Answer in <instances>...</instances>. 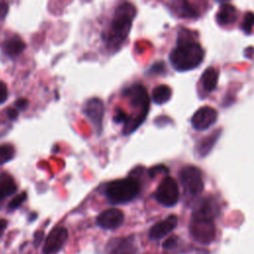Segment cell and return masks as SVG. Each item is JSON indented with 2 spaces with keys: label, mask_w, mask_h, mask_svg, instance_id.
Masks as SVG:
<instances>
[{
  "label": "cell",
  "mask_w": 254,
  "mask_h": 254,
  "mask_svg": "<svg viewBox=\"0 0 254 254\" xmlns=\"http://www.w3.org/2000/svg\"><path fill=\"white\" fill-rule=\"evenodd\" d=\"M135 251L132 237L122 238L116 242L110 251V254H133Z\"/></svg>",
  "instance_id": "cell-19"
},
{
  "label": "cell",
  "mask_w": 254,
  "mask_h": 254,
  "mask_svg": "<svg viewBox=\"0 0 254 254\" xmlns=\"http://www.w3.org/2000/svg\"><path fill=\"white\" fill-rule=\"evenodd\" d=\"M129 119V116L120 108H117L116 109V112L114 114V117H113V120L116 122V123H126Z\"/></svg>",
  "instance_id": "cell-25"
},
{
  "label": "cell",
  "mask_w": 254,
  "mask_h": 254,
  "mask_svg": "<svg viewBox=\"0 0 254 254\" xmlns=\"http://www.w3.org/2000/svg\"><path fill=\"white\" fill-rule=\"evenodd\" d=\"M217 119V111L210 106H202L192 115L190 122L193 129L203 131L212 126Z\"/></svg>",
  "instance_id": "cell-7"
},
{
  "label": "cell",
  "mask_w": 254,
  "mask_h": 254,
  "mask_svg": "<svg viewBox=\"0 0 254 254\" xmlns=\"http://www.w3.org/2000/svg\"><path fill=\"white\" fill-rule=\"evenodd\" d=\"M7 115H8V117H9L10 119L14 120V119H16L17 116H18V110L14 109V108H9V109L7 110Z\"/></svg>",
  "instance_id": "cell-33"
},
{
  "label": "cell",
  "mask_w": 254,
  "mask_h": 254,
  "mask_svg": "<svg viewBox=\"0 0 254 254\" xmlns=\"http://www.w3.org/2000/svg\"><path fill=\"white\" fill-rule=\"evenodd\" d=\"M218 81V70L212 66L207 67L201 75V84L205 91L211 92L215 89Z\"/></svg>",
  "instance_id": "cell-16"
},
{
  "label": "cell",
  "mask_w": 254,
  "mask_h": 254,
  "mask_svg": "<svg viewBox=\"0 0 254 254\" xmlns=\"http://www.w3.org/2000/svg\"><path fill=\"white\" fill-rule=\"evenodd\" d=\"M139 183L133 178L111 182L106 189V195L111 203H125L133 199L139 192Z\"/></svg>",
  "instance_id": "cell-3"
},
{
  "label": "cell",
  "mask_w": 254,
  "mask_h": 254,
  "mask_svg": "<svg viewBox=\"0 0 254 254\" xmlns=\"http://www.w3.org/2000/svg\"><path fill=\"white\" fill-rule=\"evenodd\" d=\"M124 94L129 98L132 107L138 108L143 114L148 113L149 97L146 88L141 84H134L124 91Z\"/></svg>",
  "instance_id": "cell-8"
},
{
  "label": "cell",
  "mask_w": 254,
  "mask_h": 254,
  "mask_svg": "<svg viewBox=\"0 0 254 254\" xmlns=\"http://www.w3.org/2000/svg\"><path fill=\"white\" fill-rule=\"evenodd\" d=\"M8 13V3L6 0H0V20L4 19Z\"/></svg>",
  "instance_id": "cell-30"
},
{
  "label": "cell",
  "mask_w": 254,
  "mask_h": 254,
  "mask_svg": "<svg viewBox=\"0 0 254 254\" xmlns=\"http://www.w3.org/2000/svg\"><path fill=\"white\" fill-rule=\"evenodd\" d=\"M15 154V149L9 144L0 145V165L10 161Z\"/></svg>",
  "instance_id": "cell-22"
},
{
  "label": "cell",
  "mask_w": 254,
  "mask_h": 254,
  "mask_svg": "<svg viewBox=\"0 0 254 254\" xmlns=\"http://www.w3.org/2000/svg\"><path fill=\"white\" fill-rule=\"evenodd\" d=\"M219 134H220V132L218 130L217 132H214V133L210 134L209 136L203 138V140L199 142V144L197 146V153H198L199 157H204L209 153V151L212 149L213 145L215 144Z\"/></svg>",
  "instance_id": "cell-20"
},
{
  "label": "cell",
  "mask_w": 254,
  "mask_h": 254,
  "mask_svg": "<svg viewBox=\"0 0 254 254\" xmlns=\"http://www.w3.org/2000/svg\"><path fill=\"white\" fill-rule=\"evenodd\" d=\"M67 235V230L64 227L54 228L44 243L43 254H54L58 252L64 244Z\"/></svg>",
  "instance_id": "cell-9"
},
{
  "label": "cell",
  "mask_w": 254,
  "mask_h": 254,
  "mask_svg": "<svg viewBox=\"0 0 254 254\" xmlns=\"http://www.w3.org/2000/svg\"><path fill=\"white\" fill-rule=\"evenodd\" d=\"M7 226V221L5 219L0 218V235L3 233V231L6 229Z\"/></svg>",
  "instance_id": "cell-34"
},
{
  "label": "cell",
  "mask_w": 254,
  "mask_h": 254,
  "mask_svg": "<svg viewBox=\"0 0 254 254\" xmlns=\"http://www.w3.org/2000/svg\"><path fill=\"white\" fill-rule=\"evenodd\" d=\"M165 70V64L163 62H160V63H156L152 65V67L149 69V72L151 73H162L163 71Z\"/></svg>",
  "instance_id": "cell-27"
},
{
  "label": "cell",
  "mask_w": 254,
  "mask_h": 254,
  "mask_svg": "<svg viewBox=\"0 0 254 254\" xmlns=\"http://www.w3.org/2000/svg\"><path fill=\"white\" fill-rule=\"evenodd\" d=\"M17 190L14 179L8 174L0 175V202L7 196L13 194Z\"/></svg>",
  "instance_id": "cell-17"
},
{
  "label": "cell",
  "mask_w": 254,
  "mask_h": 254,
  "mask_svg": "<svg viewBox=\"0 0 254 254\" xmlns=\"http://www.w3.org/2000/svg\"><path fill=\"white\" fill-rule=\"evenodd\" d=\"M172 96V89L165 84L158 85L153 89L152 99L156 104H163L170 100Z\"/></svg>",
  "instance_id": "cell-18"
},
{
  "label": "cell",
  "mask_w": 254,
  "mask_h": 254,
  "mask_svg": "<svg viewBox=\"0 0 254 254\" xmlns=\"http://www.w3.org/2000/svg\"><path fill=\"white\" fill-rule=\"evenodd\" d=\"M178 224V216L175 214L169 215L166 219L156 223L149 231V236L153 240H158L172 232Z\"/></svg>",
  "instance_id": "cell-13"
},
{
  "label": "cell",
  "mask_w": 254,
  "mask_h": 254,
  "mask_svg": "<svg viewBox=\"0 0 254 254\" xmlns=\"http://www.w3.org/2000/svg\"><path fill=\"white\" fill-rule=\"evenodd\" d=\"M26 198H27V194H26L25 191H23V192L17 194V195L14 196V197L12 198V200L9 202V204H8L9 209H16L17 207H19V206L25 201Z\"/></svg>",
  "instance_id": "cell-24"
},
{
  "label": "cell",
  "mask_w": 254,
  "mask_h": 254,
  "mask_svg": "<svg viewBox=\"0 0 254 254\" xmlns=\"http://www.w3.org/2000/svg\"><path fill=\"white\" fill-rule=\"evenodd\" d=\"M180 180L187 196L194 197L203 190L201 172L194 166L184 167L180 172Z\"/></svg>",
  "instance_id": "cell-4"
},
{
  "label": "cell",
  "mask_w": 254,
  "mask_h": 254,
  "mask_svg": "<svg viewBox=\"0 0 254 254\" xmlns=\"http://www.w3.org/2000/svg\"><path fill=\"white\" fill-rule=\"evenodd\" d=\"M155 198L165 206H174L179 200V187L175 179L166 177L159 184L155 193Z\"/></svg>",
  "instance_id": "cell-6"
},
{
  "label": "cell",
  "mask_w": 254,
  "mask_h": 254,
  "mask_svg": "<svg viewBox=\"0 0 254 254\" xmlns=\"http://www.w3.org/2000/svg\"><path fill=\"white\" fill-rule=\"evenodd\" d=\"M26 48L25 43L17 36H13L7 39L3 44L4 52L10 57H16L20 55Z\"/></svg>",
  "instance_id": "cell-15"
},
{
  "label": "cell",
  "mask_w": 254,
  "mask_h": 254,
  "mask_svg": "<svg viewBox=\"0 0 254 254\" xmlns=\"http://www.w3.org/2000/svg\"><path fill=\"white\" fill-rule=\"evenodd\" d=\"M204 52L192 37L191 32L183 29L179 32L177 45L170 53L172 66L178 71H187L197 67L202 62Z\"/></svg>",
  "instance_id": "cell-1"
},
{
  "label": "cell",
  "mask_w": 254,
  "mask_h": 254,
  "mask_svg": "<svg viewBox=\"0 0 254 254\" xmlns=\"http://www.w3.org/2000/svg\"><path fill=\"white\" fill-rule=\"evenodd\" d=\"M43 239H44V232L43 231H37L35 233V245L38 246L42 242Z\"/></svg>",
  "instance_id": "cell-32"
},
{
  "label": "cell",
  "mask_w": 254,
  "mask_h": 254,
  "mask_svg": "<svg viewBox=\"0 0 254 254\" xmlns=\"http://www.w3.org/2000/svg\"><path fill=\"white\" fill-rule=\"evenodd\" d=\"M178 238L176 236H172L170 238H168L164 243H163V248L165 249H173L177 246L178 244Z\"/></svg>",
  "instance_id": "cell-28"
},
{
  "label": "cell",
  "mask_w": 254,
  "mask_h": 254,
  "mask_svg": "<svg viewBox=\"0 0 254 254\" xmlns=\"http://www.w3.org/2000/svg\"><path fill=\"white\" fill-rule=\"evenodd\" d=\"M15 105L18 109L20 110H24L26 108V106L28 105V101L25 98H20L15 102Z\"/></svg>",
  "instance_id": "cell-31"
},
{
  "label": "cell",
  "mask_w": 254,
  "mask_h": 254,
  "mask_svg": "<svg viewBox=\"0 0 254 254\" xmlns=\"http://www.w3.org/2000/svg\"><path fill=\"white\" fill-rule=\"evenodd\" d=\"M167 173L168 172V169L165 167V166H163V165H158V166H155V167H153V168H151L150 170H149V176L150 177H152V178H154V177H156L159 173Z\"/></svg>",
  "instance_id": "cell-26"
},
{
  "label": "cell",
  "mask_w": 254,
  "mask_h": 254,
  "mask_svg": "<svg viewBox=\"0 0 254 254\" xmlns=\"http://www.w3.org/2000/svg\"><path fill=\"white\" fill-rule=\"evenodd\" d=\"M8 96V90L6 84L0 80V104L5 102Z\"/></svg>",
  "instance_id": "cell-29"
},
{
  "label": "cell",
  "mask_w": 254,
  "mask_h": 254,
  "mask_svg": "<svg viewBox=\"0 0 254 254\" xmlns=\"http://www.w3.org/2000/svg\"><path fill=\"white\" fill-rule=\"evenodd\" d=\"M135 13V7L127 2L122 3L116 8L106 37L109 48L117 49L121 46L130 32Z\"/></svg>",
  "instance_id": "cell-2"
},
{
  "label": "cell",
  "mask_w": 254,
  "mask_h": 254,
  "mask_svg": "<svg viewBox=\"0 0 254 254\" xmlns=\"http://www.w3.org/2000/svg\"><path fill=\"white\" fill-rule=\"evenodd\" d=\"M84 113L91 121L93 126L100 132L104 113L103 102L98 98L89 99L84 106Z\"/></svg>",
  "instance_id": "cell-12"
},
{
  "label": "cell",
  "mask_w": 254,
  "mask_h": 254,
  "mask_svg": "<svg viewBox=\"0 0 254 254\" xmlns=\"http://www.w3.org/2000/svg\"><path fill=\"white\" fill-rule=\"evenodd\" d=\"M254 28V13L247 12L241 24V29L245 34H250Z\"/></svg>",
  "instance_id": "cell-23"
},
{
  "label": "cell",
  "mask_w": 254,
  "mask_h": 254,
  "mask_svg": "<svg viewBox=\"0 0 254 254\" xmlns=\"http://www.w3.org/2000/svg\"><path fill=\"white\" fill-rule=\"evenodd\" d=\"M237 19V11L234 6L223 3L220 5V8L216 14V22L221 26L231 25Z\"/></svg>",
  "instance_id": "cell-14"
},
{
  "label": "cell",
  "mask_w": 254,
  "mask_h": 254,
  "mask_svg": "<svg viewBox=\"0 0 254 254\" xmlns=\"http://www.w3.org/2000/svg\"><path fill=\"white\" fill-rule=\"evenodd\" d=\"M218 204L211 196H207L199 200L192 211L191 217L205 218L213 220L218 213Z\"/></svg>",
  "instance_id": "cell-11"
},
{
  "label": "cell",
  "mask_w": 254,
  "mask_h": 254,
  "mask_svg": "<svg viewBox=\"0 0 254 254\" xmlns=\"http://www.w3.org/2000/svg\"><path fill=\"white\" fill-rule=\"evenodd\" d=\"M217 2H227V1H229V0H216Z\"/></svg>",
  "instance_id": "cell-35"
},
{
  "label": "cell",
  "mask_w": 254,
  "mask_h": 254,
  "mask_svg": "<svg viewBox=\"0 0 254 254\" xmlns=\"http://www.w3.org/2000/svg\"><path fill=\"white\" fill-rule=\"evenodd\" d=\"M174 2H175V8L177 12L180 15H182V17H187V18L196 17L197 13L193 8H191L188 0H175Z\"/></svg>",
  "instance_id": "cell-21"
},
{
  "label": "cell",
  "mask_w": 254,
  "mask_h": 254,
  "mask_svg": "<svg viewBox=\"0 0 254 254\" xmlns=\"http://www.w3.org/2000/svg\"><path fill=\"white\" fill-rule=\"evenodd\" d=\"M124 220V213L118 208H108L103 210L96 218V223L106 229L119 227Z\"/></svg>",
  "instance_id": "cell-10"
},
{
  "label": "cell",
  "mask_w": 254,
  "mask_h": 254,
  "mask_svg": "<svg viewBox=\"0 0 254 254\" xmlns=\"http://www.w3.org/2000/svg\"><path fill=\"white\" fill-rule=\"evenodd\" d=\"M190 232L195 241L201 244H209L215 238V226L213 220L191 217Z\"/></svg>",
  "instance_id": "cell-5"
}]
</instances>
